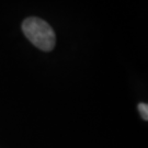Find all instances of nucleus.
Returning <instances> with one entry per match:
<instances>
[{"label": "nucleus", "instance_id": "f257e3e1", "mask_svg": "<svg viewBox=\"0 0 148 148\" xmlns=\"http://www.w3.org/2000/svg\"><path fill=\"white\" fill-rule=\"evenodd\" d=\"M22 31L30 42L43 52L53 51L56 45V35L53 27L37 16H29L22 22Z\"/></svg>", "mask_w": 148, "mask_h": 148}, {"label": "nucleus", "instance_id": "f03ea898", "mask_svg": "<svg viewBox=\"0 0 148 148\" xmlns=\"http://www.w3.org/2000/svg\"><path fill=\"white\" fill-rule=\"evenodd\" d=\"M138 111L145 121L148 120V106L146 103H139L138 104Z\"/></svg>", "mask_w": 148, "mask_h": 148}]
</instances>
